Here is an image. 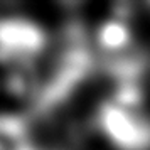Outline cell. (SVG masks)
I'll use <instances>...</instances> for the list:
<instances>
[{
	"label": "cell",
	"mask_w": 150,
	"mask_h": 150,
	"mask_svg": "<svg viewBox=\"0 0 150 150\" xmlns=\"http://www.w3.org/2000/svg\"><path fill=\"white\" fill-rule=\"evenodd\" d=\"M130 41H132V32L122 19L105 21L98 29V42L108 52H116L128 47Z\"/></svg>",
	"instance_id": "3"
},
{
	"label": "cell",
	"mask_w": 150,
	"mask_h": 150,
	"mask_svg": "<svg viewBox=\"0 0 150 150\" xmlns=\"http://www.w3.org/2000/svg\"><path fill=\"white\" fill-rule=\"evenodd\" d=\"M47 44L41 25L24 17L0 19V61H21L39 54Z\"/></svg>",
	"instance_id": "2"
},
{
	"label": "cell",
	"mask_w": 150,
	"mask_h": 150,
	"mask_svg": "<svg viewBox=\"0 0 150 150\" xmlns=\"http://www.w3.org/2000/svg\"><path fill=\"white\" fill-rule=\"evenodd\" d=\"M98 122L103 135L118 150H149L150 122L133 110L110 101L100 108Z\"/></svg>",
	"instance_id": "1"
},
{
	"label": "cell",
	"mask_w": 150,
	"mask_h": 150,
	"mask_svg": "<svg viewBox=\"0 0 150 150\" xmlns=\"http://www.w3.org/2000/svg\"><path fill=\"white\" fill-rule=\"evenodd\" d=\"M14 150H35L34 147H30V145H29V143H19V145H17V147H15Z\"/></svg>",
	"instance_id": "4"
}]
</instances>
